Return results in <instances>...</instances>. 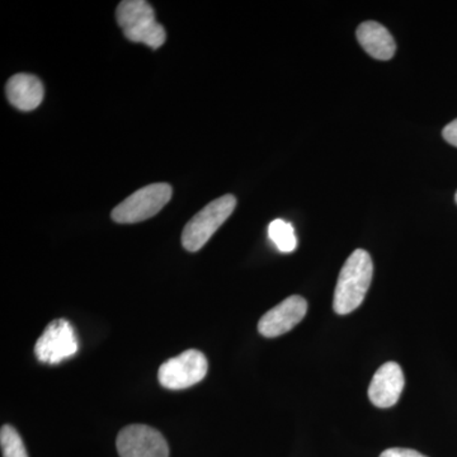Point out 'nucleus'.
Segmentation results:
<instances>
[{
	"label": "nucleus",
	"mask_w": 457,
	"mask_h": 457,
	"mask_svg": "<svg viewBox=\"0 0 457 457\" xmlns=\"http://www.w3.org/2000/svg\"><path fill=\"white\" fill-rule=\"evenodd\" d=\"M374 276L371 255L363 249H357L345 261L339 273L335 291L333 308L339 315L356 311L365 300Z\"/></svg>",
	"instance_id": "1"
},
{
	"label": "nucleus",
	"mask_w": 457,
	"mask_h": 457,
	"mask_svg": "<svg viewBox=\"0 0 457 457\" xmlns=\"http://www.w3.org/2000/svg\"><path fill=\"white\" fill-rule=\"evenodd\" d=\"M116 20L128 40L159 49L167 40V32L156 22L155 12L145 0H123L116 9Z\"/></svg>",
	"instance_id": "2"
},
{
	"label": "nucleus",
	"mask_w": 457,
	"mask_h": 457,
	"mask_svg": "<svg viewBox=\"0 0 457 457\" xmlns=\"http://www.w3.org/2000/svg\"><path fill=\"white\" fill-rule=\"evenodd\" d=\"M237 206L233 195L216 198L196 213L183 228L182 245L186 251L197 252L210 239L218 228L228 220Z\"/></svg>",
	"instance_id": "3"
},
{
	"label": "nucleus",
	"mask_w": 457,
	"mask_h": 457,
	"mask_svg": "<svg viewBox=\"0 0 457 457\" xmlns=\"http://www.w3.org/2000/svg\"><path fill=\"white\" fill-rule=\"evenodd\" d=\"M171 198V187L168 183H154L137 189L131 196L117 204L111 218L117 224H137L161 212Z\"/></svg>",
	"instance_id": "4"
},
{
	"label": "nucleus",
	"mask_w": 457,
	"mask_h": 457,
	"mask_svg": "<svg viewBox=\"0 0 457 457\" xmlns=\"http://www.w3.org/2000/svg\"><path fill=\"white\" fill-rule=\"evenodd\" d=\"M207 371L209 362L203 352L188 350L165 361L159 369L158 378L165 389L183 390L203 381Z\"/></svg>",
	"instance_id": "5"
},
{
	"label": "nucleus",
	"mask_w": 457,
	"mask_h": 457,
	"mask_svg": "<svg viewBox=\"0 0 457 457\" xmlns=\"http://www.w3.org/2000/svg\"><path fill=\"white\" fill-rule=\"evenodd\" d=\"M79 348L73 326L65 319H56L45 328L36 342L35 354L42 363L56 365L74 356Z\"/></svg>",
	"instance_id": "6"
},
{
	"label": "nucleus",
	"mask_w": 457,
	"mask_h": 457,
	"mask_svg": "<svg viewBox=\"0 0 457 457\" xmlns=\"http://www.w3.org/2000/svg\"><path fill=\"white\" fill-rule=\"evenodd\" d=\"M120 457H170V447L161 432L145 425L125 427L117 436Z\"/></svg>",
	"instance_id": "7"
},
{
	"label": "nucleus",
	"mask_w": 457,
	"mask_h": 457,
	"mask_svg": "<svg viewBox=\"0 0 457 457\" xmlns=\"http://www.w3.org/2000/svg\"><path fill=\"white\" fill-rule=\"evenodd\" d=\"M306 312L308 302L294 295L267 312L258 323V330L266 338H276L294 329L305 318Z\"/></svg>",
	"instance_id": "8"
},
{
	"label": "nucleus",
	"mask_w": 457,
	"mask_h": 457,
	"mask_svg": "<svg viewBox=\"0 0 457 457\" xmlns=\"http://www.w3.org/2000/svg\"><path fill=\"white\" fill-rule=\"evenodd\" d=\"M404 374L396 362H386L376 371L369 387V398L378 408L395 405L404 390Z\"/></svg>",
	"instance_id": "9"
},
{
	"label": "nucleus",
	"mask_w": 457,
	"mask_h": 457,
	"mask_svg": "<svg viewBox=\"0 0 457 457\" xmlns=\"http://www.w3.org/2000/svg\"><path fill=\"white\" fill-rule=\"evenodd\" d=\"M5 93L9 104L21 111L36 110L44 99V84L31 74H16L8 80Z\"/></svg>",
	"instance_id": "10"
},
{
	"label": "nucleus",
	"mask_w": 457,
	"mask_h": 457,
	"mask_svg": "<svg viewBox=\"0 0 457 457\" xmlns=\"http://www.w3.org/2000/svg\"><path fill=\"white\" fill-rule=\"evenodd\" d=\"M357 40L370 56L378 60H390L395 55L396 44L392 33L375 21L361 23L357 29Z\"/></svg>",
	"instance_id": "11"
},
{
	"label": "nucleus",
	"mask_w": 457,
	"mask_h": 457,
	"mask_svg": "<svg viewBox=\"0 0 457 457\" xmlns=\"http://www.w3.org/2000/svg\"><path fill=\"white\" fill-rule=\"evenodd\" d=\"M269 236L273 245L278 246V251L282 253H291L296 249L297 239L293 224L290 222L276 219L270 224Z\"/></svg>",
	"instance_id": "12"
},
{
	"label": "nucleus",
	"mask_w": 457,
	"mask_h": 457,
	"mask_svg": "<svg viewBox=\"0 0 457 457\" xmlns=\"http://www.w3.org/2000/svg\"><path fill=\"white\" fill-rule=\"evenodd\" d=\"M0 446H2L3 457H29L22 438L12 426L2 427Z\"/></svg>",
	"instance_id": "13"
},
{
	"label": "nucleus",
	"mask_w": 457,
	"mask_h": 457,
	"mask_svg": "<svg viewBox=\"0 0 457 457\" xmlns=\"http://www.w3.org/2000/svg\"><path fill=\"white\" fill-rule=\"evenodd\" d=\"M380 457H427L423 455V453H418V451L411 450V449H400V447H395V449H389L384 451L381 453Z\"/></svg>",
	"instance_id": "14"
},
{
	"label": "nucleus",
	"mask_w": 457,
	"mask_h": 457,
	"mask_svg": "<svg viewBox=\"0 0 457 457\" xmlns=\"http://www.w3.org/2000/svg\"><path fill=\"white\" fill-rule=\"evenodd\" d=\"M442 135H444V139L446 140L447 143L457 147V119L453 120V122H450L449 125L444 129Z\"/></svg>",
	"instance_id": "15"
},
{
	"label": "nucleus",
	"mask_w": 457,
	"mask_h": 457,
	"mask_svg": "<svg viewBox=\"0 0 457 457\" xmlns=\"http://www.w3.org/2000/svg\"><path fill=\"white\" fill-rule=\"evenodd\" d=\"M455 201H456V204H457V192H456V195H455Z\"/></svg>",
	"instance_id": "16"
}]
</instances>
